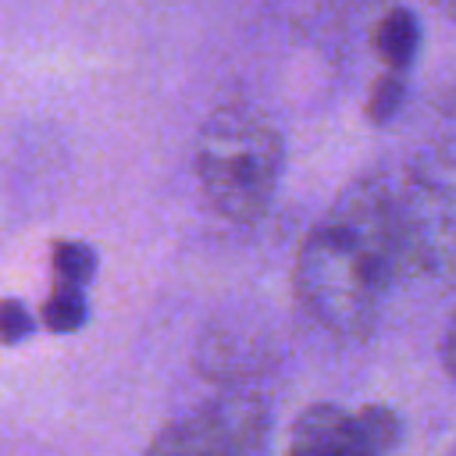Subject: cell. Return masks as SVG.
Here are the masks:
<instances>
[{
    "label": "cell",
    "instance_id": "obj_1",
    "mask_svg": "<svg viewBox=\"0 0 456 456\" xmlns=\"http://www.w3.org/2000/svg\"><path fill=\"white\" fill-rule=\"evenodd\" d=\"M406 267L388 178H360L310 224L296 253L303 310L338 338H363Z\"/></svg>",
    "mask_w": 456,
    "mask_h": 456
},
{
    "label": "cell",
    "instance_id": "obj_2",
    "mask_svg": "<svg viewBox=\"0 0 456 456\" xmlns=\"http://www.w3.org/2000/svg\"><path fill=\"white\" fill-rule=\"evenodd\" d=\"M285 167L278 125L249 103H221L196 135V178L207 207L235 224L267 214Z\"/></svg>",
    "mask_w": 456,
    "mask_h": 456
},
{
    "label": "cell",
    "instance_id": "obj_3",
    "mask_svg": "<svg viewBox=\"0 0 456 456\" xmlns=\"http://www.w3.org/2000/svg\"><path fill=\"white\" fill-rule=\"evenodd\" d=\"M271 413L256 392H221L167 420L146 456H267Z\"/></svg>",
    "mask_w": 456,
    "mask_h": 456
},
{
    "label": "cell",
    "instance_id": "obj_4",
    "mask_svg": "<svg viewBox=\"0 0 456 456\" xmlns=\"http://www.w3.org/2000/svg\"><path fill=\"white\" fill-rule=\"evenodd\" d=\"M388 185L406 267L428 271L456 264V175L417 167Z\"/></svg>",
    "mask_w": 456,
    "mask_h": 456
},
{
    "label": "cell",
    "instance_id": "obj_5",
    "mask_svg": "<svg viewBox=\"0 0 456 456\" xmlns=\"http://www.w3.org/2000/svg\"><path fill=\"white\" fill-rule=\"evenodd\" d=\"M399 442V417L388 406L314 403L289 431V456H388Z\"/></svg>",
    "mask_w": 456,
    "mask_h": 456
},
{
    "label": "cell",
    "instance_id": "obj_6",
    "mask_svg": "<svg viewBox=\"0 0 456 456\" xmlns=\"http://www.w3.org/2000/svg\"><path fill=\"white\" fill-rule=\"evenodd\" d=\"M417 43H420V25L410 11H388L378 25H374V50L385 64V71L392 75H406L410 64H413V53H417Z\"/></svg>",
    "mask_w": 456,
    "mask_h": 456
},
{
    "label": "cell",
    "instance_id": "obj_7",
    "mask_svg": "<svg viewBox=\"0 0 456 456\" xmlns=\"http://www.w3.org/2000/svg\"><path fill=\"white\" fill-rule=\"evenodd\" d=\"M86 321V289L53 281L46 303H43V324L50 331H75Z\"/></svg>",
    "mask_w": 456,
    "mask_h": 456
},
{
    "label": "cell",
    "instance_id": "obj_8",
    "mask_svg": "<svg viewBox=\"0 0 456 456\" xmlns=\"http://www.w3.org/2000/svg\"><path fill=\"white\" fill-rule=\"evenodd\" d=\"M50 264H53V281H64V285H78L86 289L93 271H96V253L86 246V242H75V239H61L50 253Z\"/></svg>",
    "mask_w": 456,
    "mask_h": 456
},
{
    "label": "cell",
    "instance_id": "obj_9",
    "mask_svg": "<svg viewBox=\"0 0 456 456\" xmlns=\"http://www.w3.org/2000/svg\"><path fill=\"white\" fill-rule=\"evenodd\" d=\"M399 103H403V75L385 71V75L374 82V89H370L367 114H370L374 121H388V118L399 110Z\"/></svg>",
    "mask_w": 456,
    "mask_h": 456
},
{
    "label": "cell",
    "instance_id": "obj_10",
    "mask_svg": "<svg viewBox=\"0 0 456 456\" xmlns=\"http://www.w3.org/2000/svg\"><path fill=\"white\" fill-rule=\"evenodd\" d=\"M32 331V317L18 299H0V342L14 346Z\"/></svg>",
    "mask_w": 456,
    "mask_h": 456
},
{
    "label": "cell",
    "instance_id": "obj_11",
    "mask_svg": "<svg viewBox=\"0 0 456 456\" xmlns=\"http://www.w3.org/2000/svg\"><path fill=\"white\" fill-rule=\"evenodd\" d=\"M442 363H445V370L456 378V314H452V321H449V328H445V338H442Z\"/></svg>",
    "mask_w": 456,
    "mask_h": 456
}]
</instances>
